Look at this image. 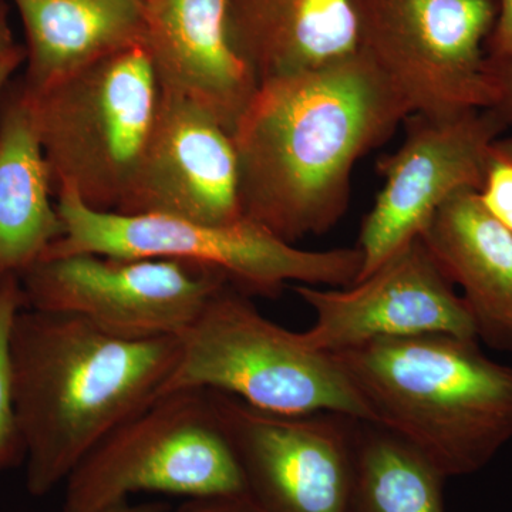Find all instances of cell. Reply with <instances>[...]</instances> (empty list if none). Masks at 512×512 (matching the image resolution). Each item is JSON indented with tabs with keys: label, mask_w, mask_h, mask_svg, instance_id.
I'll use <instances>...</instances> for the list:
<instances>
[{
	"label": "cell",
	"mask_w": 512,
	"mask_h": 512,
	"mask_svg": "<svg viewBox=\"0 0 512 512\" xmlns=\"http://www.w3.org/2000/svg\"><path fill=\"white\" fill-rule=\"evenodd\" d=\"M19 279L26 309L77 316L128 340L180 335L229 282L191 262L97 254L40 259Z\"/></svg>",
	"instance_id": "9c48e42d"
},
{
	"label": "cell",
	"mask_w": 512,
	"mask_h": 512,
	"mask_svg": "<svg viewBox=\"0 0 512 512\" xmlns=\"http://www.w3.org/2000/svg\"><path fill=\"white\" fill-rule=\"evenodd\" d=\"M28 37L23 89L42 92L86 67L144 45L143 0H13Z\"/></svg>",
	"instance_id": "e0dca14e"
},
{
	"label": "cell",
	"mask_w": 512,
	"mask_h": 512,
	"mask_svg": "<svg viewBox=\"0 0 512 512\" xmlns=\"http://www.w3.org/2000/svg\"><path fill=\"white\" fill-rule=\"evenodd\" d=\"M0 113V282L22 276L63 237L45 154L19 84Z\"/></svg>",
	"instance_id": "ac0fdd59"
},
{
	"label": "cell",
	"mask_w": 512,
	"mask_h": 512,
	"mask_svg": "<svg viewBox=\"0 0 512 512\" xmlns=\"http://www.w3.org/2000/svg\"><path fill=\"white\" fill-rule=\"evenodd\" d=\"M478 195L484 207L512 232V138L498 137L491 144Z\"/></svg>",
	"instance_id": "44dd1931"
},
{
	"label": "cell",
	"mask_w": 512,
	"mask_h": 512,
	"mask_svg": "<svg viewBox=\"0 0 512 512\" xmlns=\"http://www.w3.org/2000/svg\"><path fill=\"white\" fill-rule=\"evenodd\" d=\"M114 212L215 225L244 218L237 150L227 128L192 101L161 90L146 150Z\"/></svg>",
	"instance_id": "4fadbf2b"
},
{
	"label": "cell",
	"mask_w": 512,
	"mask_h": 512,
	"mask_svg": "<svg viewBox=\"0 0 512 512\" xmlns=\"http://www.w3.org/2000/svg\"><path fill=\"white\" fill-rule=\"evenodd\" d=\"M478 340L453 335L379 339L330 353L372 423L446 478L487 467L512 440V367Z\"/></svg>",
	"instance_id": "3957f363"
},
{
	"label": "cell",
	"mask_w": 512,
	"mask_h": 512,
	"mask_svg": "<svg viewBox=\"0 0 512 512\" xmlns=\"http://www.w3.org/2000/svg\"><path fill=\"white\" fill-rule=\"evenodd\" d=\"M138 493H245L210 390L161 394L111 430L66 478L60 512H103Z\"/></svg>",
	"instance_id": "52a82bcc"
},
{
	"label": "cell",
	"mask_w": 512,
	"mask_h": 512,
	"mask_svg": "<svg viewBox=\"0 0 512 512\" xmlns=\"http://www.w3.org/2000/svg\"><path fill=\"white\" fill-rule=\"evenodd\" d=\"M409 110L359 52L258 84L232 131L242 217L295 245L348 210L353 168Z\"/></svg>",
	"instance_id": "6da1fadb"
},
{
	"label": "cell",
	"mask_w": 512,
	"mask_h": 512,
	"mask_svg": "<svg viewBox=\"0 0 512 512\" xmlns=\"http://www.w3.org/2000/svg\"><path fill=\"white\" fill-rule=\"evenodd\" d=\"M25 308L19 276L0 282V470L16 466L25 458L13 402L10 333L16 315Z\"/></svg>",
	"instance_id": "ffe728a7"
},
{
	"label": "cell",
	"mask_w": 512,
	"mask_h": 512,
	"mask_svg": "<svg viewBox=\"0 0 512 512\" xmlns=\"http://www.w3.org/2000/svg\"><path fill=\"white\" fill-rule=\"evenodd\" d=\"M357 52L412 114L490 109L485 42L498 0H350Z\"/></svg>",
	"instance_id": "ba28073f"
},
{
	"label": "cell",
	"mask_w": 512,
	"mask_h": 512,
	"mask_svg": "<svg viewBox=\"0 0 512 512\" xmlns=\"http://www.w3.org/2000/svg\"><path fill=\"white\" fill-rule=\"evenodd\" d=\"M170 505L165 503H141V504H130L123 503L111 507L109 510L103 512H170Z\"/></svg>",
	"instance_id": "4316f807"
},
{
	"label": "cell",
	"mask_w": 512,
	"mask_h": 512,
	"mask_svg": "<svg viewBox=\"0 0 512 512\" xmlns=\"http://www.w3.org/2000/svg\"><path fill=\"white\" fill-rule=\"evenodd\" d=\"M229 30L258 83L357 52L350 0H228Z\"/></svg>",
	"instance_id": "2e32d148"
},
{
	"label": "cell",
	"mask_w": 512,
	"mask_h": 512,
	"mask_svg": "<svg viewBox=\"0 0 512 512\" xmlns=\"http://www.w3.org/2000/svg\"><path fill=\"white\" fill-rule=\"evenodd\" d=\"M292 289L315 313L312 328L301 333L306 345L319 352L421 335L477 339L466 302L421 237L348 288Z\"/></svg>",
	"instance_id": "7c38bea8"
},
{
	"label": "cell",
	"mask_w": 512,
	"mask_h": 512,
	"mask_svg": "<svg viewBox=\"0 0 512 512\" xmlns=\"http://www.w3.org/2000/svg\"><path fill=\"white\" fill-rule=\"evenodd\" d=\"M210 393L259 512H352L359 419L262 412L231 394Z\"/></svg>",
	"instance_id": "30bf717a"
},
{
	"label": "cell",
	"mask_w": 512,
	"mask_h": 512,
	"mask_svg": "<svg viewBox=\"0 0 512 512\" xmlns=\"http://www.w3.org/2000/svg\"><path fill=\"white\" fill-rule=\"evenodd\" d=\"M180 356L161 394L204 389L262 412L342 413L372 423L369 409L330 353L265 318L251 296L225 284L177 336Z\"/></svg>",
	"instance_id": "5b68a950"
},
{
	"label": "cell",
	"mask_w": 512,
	"mask_h": 512,
	"mask_svg": "<svg viewBox=\"0 0 512 512\" xmlns=\"http://www.w3.org/2000/svg\"><path fill=\"white\" fill-rule=\"evenodd\" d=\"M143 8L144 46L161 90L232 134L259 83L232 43L228 0H143Z\"/></svg>",
	"instance_id": "5bb4252c"
},
{
	"label": "cell",
	"mask_w": 512,
	"mask_h": 512,
	"mask_svg": "<svg viewBox=\"0 0 512 512\" xmlns=\"http://www.w3.org/2000/svg\"><path fill=\"white\" fill-rule=\"evenodd\" d=\"M485 56L491 60L512 57V0H498L497 18L485 42Z\"/></svg>",
	"instance_id": "603a6c76"
},
{
	"label": "cell",
	"mask_w": 512,
	"mask_h": 512,
	"mask_svg": "<svg viewBox=\"0 0 512 512\" xmlns=\"http://www.w3.org/2000/svg\"><path fill=\"white\" fill-rule=\"evenodd\" d=\"M177 336L116 338L73 315L23 308L10 333L26 487L49 494L111 430L160 396Z\"/></svg>",
	"instance_id": "7a4b0ae2"
},
{
	"label": "cell",
	"mask_w": 512,
	"mask_h": 512,
	"mask_svg": "<svg viewBox=\"0 0 512 512\" xmlns=\"http://www.w3.org/2000/svg\"><path fill=\"white\" fill-rule=\"evenodd\" d=\"M175 512H259L247 494L190 498Z\"/></svg>",
	"instance_id": "cb8c5ba5"
},
{
	"label": "cell",
	"mask_w": 512,
	"mask_h": 512,
	"mask_svg": "<svg viewBox=\"0 0 512 512\" xmlns=\"http://www.w3.org/2000/svg\"><path fill=\"white\" fill-rule=\"evenodd\" d=\"M460 286L477 339L512 353V232L484 207L478 191L448 198L420 235Z\"/></svg>",
	"instance_id": "9a60e30c"
},
{
	"label": "cell",
	"mask_w": 512,
	"mask_h": 512,
	"mask_svg": "<svg viewBox=\"0 0 512 512\" xmlns=\"http://www.w3.org/2000/svg\"><path fill=\"white\" fill-rule=\"evenodd\" d=\"M404 123L402 146L377 164L383 187L360 229L363 266L356 282L420 237L448 198L480 191L491 144L507 130L490 109L450 117L412 114Z\"/></svg>",
	"instance_id": "8fae6325"
},
{
	"label": "cell",
	"mask_w": 512,
	"mask_h": 512,
	"mask_svg": "<svg viewBox=\"0 0 512 512\" xmlns=\"http://www.w3.org/2000/svg\"><path fill=\"white\" fill-rule=\"evenodd\" d=\"M64 225L42 258L97 254L113 258H160L222 272L249 296L276 298L288 284L348 288L362 272L359 248L305 251L241 218L232 224L92 210L74 195L57 197Z\"/></svg>",
	"instance_id": "8992f818"
},
{
	"label": "cell",
	"mask_w": 512,
	"mask_h": 512,
	"mask_svg": "<svg viewBox=\"0 0 512 512\" xmlns=\"http://www.w3.org/2000/svg\"><path fill=\"white\" fill-rule=\"evenodd\" d=\"M23 50L25 49L16 45L15 39H13L8 20V6L3 0H0V59L18 55Z\"/></svg>",
	"instance_id": "d4e9b609"
},
{
	"label": "cell",
	"mask_w": 512,
	"mask_h": 512,
	"mask_svg": "<svg viewBox=\"0 0 512 512\" xmlns=\"http://www.w3.org/2000/svg\"><path fill=\"white\" fill-rule=\"evenodd\" d=\"M25 59L26 49L23 50V52L18 53V55L0 59V92H2L3 87L6 86V83L9 82L10 76L15 73V70L18 69L20 64H22L23 60Z\"/></svg>",
	"instance_id": "484cf974"
},
{
	"label": "cell",
	"mask_w": 512,
	"mask_h": 512,
	"mask_svg": "<svg viewBox=\"0 0 512 512\" xmlns=\"http://www.w3.org/2000/svg\"><path fill=\"white\" fill-rule=\"evenodd\" d=\"M446 480L392 433L360 420L352 512H446Z\"/></svg>",
	"instance_id": "d6986e66"
},
{
	"label": "cell",
	"mask_w": 512,
	"mask_h": 512,
	"mask_svg": "<svg viewBox=\"0 0 512 512\" xmlns=\"http://www.w3.org/2000/svg\"><path fill=\"white\" fill-rule=\"evenodd\" d=\"M28 100L53 195L70 194L92 210L114 212L156 123L161 87L144 45L134 46Z\"/></svg>",
	"instance_id": "277c9868"
},
{
	"label": "cell",
	"mask_w": 512,
	"mask_h": 512,
	"mask_svg": "<svg viewBox=\"0 0 512 512\" xmlns=\"http://www.w3.org/2000/svg\"><path fill=\"white\" fill-rule=\"evenodd\" d=\"M487 70L493 84V110L505 126L512 127V57L504 60H491L487 57Z\"/></svg>",
	"instance_id": "7402d4cb"
}]
</instances>
